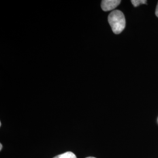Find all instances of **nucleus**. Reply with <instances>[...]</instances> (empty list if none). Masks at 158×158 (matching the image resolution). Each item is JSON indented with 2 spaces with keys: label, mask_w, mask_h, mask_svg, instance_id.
<instances>
[{
  "label": "nucleus",
  "mask_w": 158,
  "mask_h": 158,
  "mask_svg": "<svg viewBox=\"0 0 158 158\" xmlns=\"http://www.w3.org/2000/svg\"><path fill=\"white\" fill-rule=\"evenodd\" d=\"M94 158V157H87V158Z\"/></svg>",
  "instance_id": "0eeeda50"
},
{
  "label": "nucleus",
  "mask_w": 158,
  "mask_h": 158,
  "mask_svg": "<svg viewBox=\"0 0 158 158\" xmlns=\"http://www.w3.org/2000/svg\"><path fill=\"white\" fill-rule=\"evenodd\" d=\"M155 14H156V17L158 18V5L156 6V11H155Z\"/></svg>",
  "instance_id": "39448f33"
},
{
  "label": "nucleus",
  "mask_w": 158,
  "mask_h": 158,
  "mask_svg": "<svg viewBox=\"0 0 158 158\" xmlns=\"http://www.w3.org/2000/svg\"><path fill=\"white\" fill-rule=\"evenodd\" d=\"M131 2L135 7H137L138 6L141 4H147V1L146 0H132Z\"/></svg>",
  "instance_id": "20e7f679"
},
{
  "label": "nucleus",
  "mask_w": 158,
  "mask_h": 158,
  "mask_svg": "<svg viewBox=\"0 0 158 158\" xmlns=\"http://www.w3.org/2000/svg\"><path fill=\"white\" fill-rule=\"evenodd\" d=\"M119 0H103L102 1V8L104 11H109L114 10L120 4Z\"/></svg>",
  "instance_id": "f03ea898"
},
{
  "label": "nucleus",
  "mask_w": 158,
  "mask_h": 158,
  "mask_svg": "<svg viewBox=\"0 0 158 158\" xmlns=\"http://www.w3.org/2000/svg\"><path fill=\"white\" fill-rule=\"evenodd\" d=\"M0 148H0V151H1V150H2V143H1V144H0Z\"/></svg>",
  "instance_id": "423d86ee"
},
{
  "label": "nucleus",
  "mask_w": 158,
  "mask_h": 158,
  "mask_svg": "<svg viewBox=\"0 0 158 158\" xmlns=\"http://www.w3.org/2000/svg\"><path fill=\"white\" fill-rule=\"evenodd\" d=\"M53 158H77L75 154L72 152H67L61 155H57Z\"/></svg>",
  "instance_id": "7ed1b4c3"
},
{
  "label": "nucleus",
  "mask_w": 158,
  "mask_h": 158,
  "mask_svg": "<svg viewBox=\"0 0 158 158\" xmlns=\"http://www.w3.org/2000/svg\"><path fill=\"white\" fill-rule=\"evenodd\" d=\"M108 21L115 34H121L125 28V18L121 11L115 10L111 12L108 15Z\"/></svg>",
  "instance_id": "f257e3e1"
}]
</instances>
